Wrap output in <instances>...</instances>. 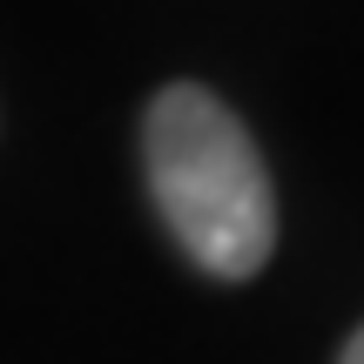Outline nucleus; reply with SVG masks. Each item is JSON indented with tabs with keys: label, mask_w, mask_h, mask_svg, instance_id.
Returning <instances> with one entry per match:
<instances>
[{
	"label": "nucleus",
	"mask_w": 364,
	"mask_h": 364,
	"mask_svg": "<svg viewBox=\"0 0 364 364\" xmlns=\"http://www.w3.org/2000/svg\"><path fill=\"white\" fill-rule=\"evenodd\" d=\"M338 364H364V324L351 331V344H344V358H338Z\"/></svg>",
	"instance_id": "obj_2"
},
{
	"label": "nucleus",
	"mask_w": 364,
	"mask_h": 364,
	"mask_svg": "<svg viewBox=\"0 0 364 364\" xmlns=\"http://www.w3.org/2000/svg\"><path fill=\"white\" fill-rule=\"evenodd\" d=\"M142 169L156 216L196 270L243 284L277 250V189L230 102L176 81L142 115Z\"/></svg>",
	"instance_id": "obj_1"
}]
</instances>
